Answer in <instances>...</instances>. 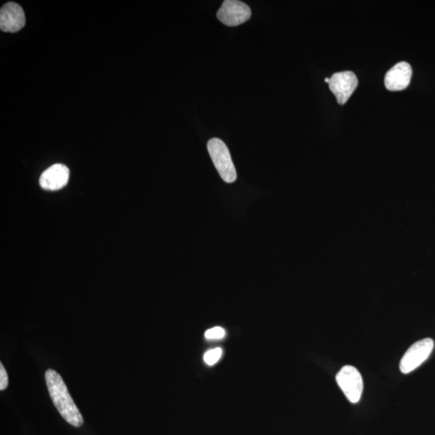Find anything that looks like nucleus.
<instances>
[{
	"instance_id": "nucleus-12",
	"label": "nucleus",
	"mask_w": 435,
	"mask_h": 435,
	"mask_svg": "<svg viewBox=\"0 0 435 435\" xmlns=\"http://www.w3.org/2000/svg\"><path fill=\"white\" fill-rule=\"evenodd\" d=\"M8 386V377L3 364H0V390L3 391L7 389Z\"/></svg>"
},
{
	"instance_id": "nucleus-13",
	"label": "nucleus",
	"mask_w": 435,
	"mask_h": 435,
	"mask_svg": "<svg viewBox=\"0 0 435 435\" xmlns=\"http://www.w3.org/2000/svg\"><path fill=\"white\" fill-rule=\"evenodd\" d=\"M325 83H329H329H330V78H325Z\"/></svg>"
},
{
	"instance_id": "nucleus-1",
	"label": "nucleus",
	"mask_w": 435,
	"mask_h": 435,
	"mask_svg": "<svg viewBox=\"0 0 435 435\" xmlns=\"http://www.w3.org/2000/svg\"><path fill=\"white\" fill-rule=\"evenodd\" d=\"M46 381L48 393L60 415L69 424L75 427L83 426V418L75 405L67 387L56 371H46Z\"/></svg>"
},
{
	"instance_id": "nucleus-9",
	"label": "nucleus",
	"mask_w": 435,
	"mask_h": 435,
	"mask_svg": "<svg viewBox=\"0 0 435 435\" xmlns=\"http://www.w3.org/2000/svg\"><path fill=\"white\" fill-rule=\"evenodd\" d=\"M412 74V68L409 63L406 62L397 63L385 75V88L391 91L406 89L410 83Z\"/></svg>"
},
{
	"instance_id": "nucleus-2",
	"label": "nucleus",
	"mask_w": 435,
	"mask_h": 435,
	"mask_svg": "<svg viewBox=\"0 0 435 435\" xmlns=\"http://www.w3.org/2000/svg\"><path fill=\"white\" fill-rule=\"evenodd\" d=\"M207 149L220 177L228 184H233L237 174L227 145L221 139L213 138L209 139Z\"/></svg>"
},
{
	"instance_id": "nucleus-6",
	"label": "nucleus",
	"mask_w": 435,
	"mask_h": 435,
	"mask_svg": "<svg viewBox=\"0 0 435 435\" xmlns=\"http://www.w3.org/2000/svg\"><path fill=\"white\" fill-rule=\"evenodd\" d=\"M358 79L353 72L336 73L330 78L329 88L336 97L338 104L345 105L356 90Z\"/></svg>"
},
{
	"instance_id": "nucleus-5",
	"label": "nucleus",
	"mask_w": 435,
	"mask_h": 435,
	"mask_svg": "<svg viewBox=\"0 0 435 435\" xmlns=\"http://www.w3.org/2000/svg\"><path fill=\"white\" fill-rule=\"evenodd\" d=\"M251 9L248 5L238 0H226L217 13L219 21L230 27L245 23L251 18Z\"/></svg>"
},
{
	"instance_id": "nucleus-3",
	"label": "nucleus",
	"mask_w": 435,
	"mask_h": 435,
	"mask_svg": "<svg viewBox=\"0 0 435 435\" xmlns=\"http://www.w3.org/2000/svg\"><path fill=\"white\" fill-rule=\"evenodd\" d=\"M338 386L349 401L357 403L361 400L364 382L361 373L351 365L341 368L336 375Z\"/></svg>"
},
{
	"instance_id": "nucleus-4",
	"label": "nucleus",
	"mask_w": 435,
	"mask_h": 435,
	"mask_svg": "<svg viewBox=\"0 0 435 435\" xmlns=\"http://www.w3.org/2000/svg\"><path fill=\"white\" fill-rule=\"evenodd\" d=\"M434 347V340L427 338L413 345L402 357L400 369L402 373H410L431 356Z\"/></svg>"
},
{
	"instance_id": "nucleus-11",
	"label": "nucleus",
	"mask_w": 435,
	"mask_h": 435,
	"mask_svg": "<svg viewBox=\"0 0 435 435\" xmlns=\"http://www.w3.org/2000/svg\"><path fill=\"white\" fill-rule=\"evenodd\" d=\"M226 336V331L223 327L216 326L205 332V338L208 340H220Z\"/></svg>"
},
{
	"instance_id": "nucleus-8",
	"label": "nucleus",
	"mask_w": 435,
	"mask_h": 435,
	"mask_svg": "<svg viewBox=\"0 0 435 435\" xmlns=\"http://www.w3.org/2000/svg\"><path fill=\"white\" fill-rule=\"evenodd\" d=\"M69 170L66 165L55 164L43 172L40 177V185L46 191H58L68 184Z\"/></svg>"
},
{
	"instance_id": "nucleus-7",
	"label": "nucleus",
	"mask_w": 435,
	"mask_h": 435,
	"mask_svg": "<svg viewBox=\"0 0 435 435\" xmlns=\"http://www.w3.org/2000/svg\"><path fill=\"white\" fill-rule=\"evenodd\" d=\"M25 25V15L18 4L9 2L0 11V29L4 32H15Z\"/></svg>"
},
{
	"instance_id": "nucleus-10",
	"label": "nucleus",
	"mask_w": 435,
	"mask_h": 435,
	"mask_svg": "<svg viewBox=\"0 0 435 435\" xmlns=\"http://www.w3.org/2000/svg\"><path fill=\"white\" fill-rule=\"evenodd\" d=\"M223 356V350L221 348L216 347L209 350L203 356V361L209 366H213V365L217 364L219 359Z\"/></svg>"
}]
</instances>
